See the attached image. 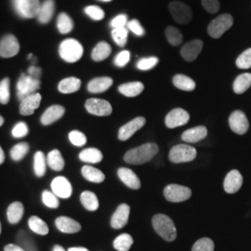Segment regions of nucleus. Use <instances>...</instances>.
<instances>
[{
  "instance_id": "nucleus-4",
  "label": "nucleus",
  "mask_w": 251,
  "mask_h": 251,
  "mask_svg": "<svg viewBox=\"0 0 251 251\" xmlns=\"http://www.w3.org/2000/svg\"><path fill=\"white\" fill-rule=\"evenodd\" d=\"M233 18L231 14L225 13L211 21L207 26V33L212 38H220L233 26Z\"/></svg>"
},
{
  "instance_id": "nucleus-42",
  "label": "nucleus",
  "mask_w": 251,
  "mask_h": 251,
  "mask_svg": "<svg viewBox=\"0 0 251 251\" xmlns=\"http://www.w3.org/2000/svg\"><path fill=\"white\" fill-rule=\"evenodd\" d=\"M128 36V29L127 28H117L113 29L112 31V37L114 41L117 43L119 47H124L126 44Z\"/></svg>"
},
{
  "instance_id": "nucleus-60",
  "label": "nucleus",
  "mask_w": 251,
  "mask_h": 251,
  "mask_svg": "<svg viewBox=\"0 0 251 251\" xmlns=\"http://www.w3.org/2000/svg\"><path fill=\"white\" fill-rule=\"evenodd\" d=\"M52 251H66L64 249H63L62 246H60V245H56V246H54L53 250Z\"/></svg>"
},
{
  "instance_id": "nucleus-33",
  "label": "nucleus",
  "mask_w": 251,
  "mask_h": 251,
  "mask_svg": "<svg viewBox=\"0 0 251 251\" xmlns=\"http://www.w3.org/2000/svg\"><path fill=\"white\" fill-rule=\"evenodd\" d=\"M102 153L97 148H87L79 153L81 161L90 164H97L102 160Z\"/></svg>"
},
{
  "instance_id": "nucleus-17",
  "label": "nucleus",
  "mask_w": 251,
  "mask_h": 251,
  "mask_svg": "<svg viewBox=\"0 0 251 251\" xmlns=\"http://www.w3.org/2000/svg\"><path fill=\"white\" fill-rule=\"evenodd\" d=\"M41 99V95L36 92L22 100L20 104V114L22 116L33 115L36 109L39 107Z\"/></svg>"
},
{
  "instance_id": "nucleus-3",
  "label": "nucleus",
  "mask_w": 251,
  "mask_h": 251,
  "mask_svg": "<svg viewBox=\"0 0 251 251\" xmlns=\"http://www.w3.org/2000/svg\"><path fill=\"white\" fill-rule=\"evenodd\" d=\"M83 47L80 43L73 38L65 39L59 48V53L63 61L67 63H75L83 56Z\"/></svg>"
},
{
  "instance_id": "nucleus-38",
  "label": "nucleus",
  "mask_w": 251,
  "mask_h": 251,
  "mask_svg": "<svg viewBox=\"0 0 251 251\" xmlns=\"http://www.w3.org/2000/svg\"><path fill=\"white\" fill-rule=\"evenodd\" d=\"M113 245L117 251H128L133 245V238L128 233H122L115 239Z\"/></svg>"
},
{
  "instance_id": "nucleus-54",
  "label": "nucleus",
  "mask_w": 251,
  "mask_h": 251,
  "mask_svg": "<svg viewBox=\"0 0 251 251\" xmlns=\"http://www.w3.org/2000/svg\"><path fill=\"white\" fill-rule=\"evenodd\" d=\"M202 6L209 13H217L220 10L219 0H202Z\"/></svg>"
},
{
  "instance_id": "nucleus-30",
  "label": "nucleus",
  "mask_w": 251,
  "mask_h": 251,
  "mask_svg": "<svg viewBox=\"0 0 251 251\" xmlns=\"http://www.w3.org/2000/svg\"><path fill=\"white\" fill-rule=\"evenodd\" d=\"M251 87V74L245 73L238 75L233 82V91L236 94H242Z\"/></svg>"
},
{
  "instance_id": "nucleus-2",
  "label": "nucleus",
  "mask_w": 251,
  "mask_h": 251,
  "mask_svg": "<svg viewBox=\"0 0 251 251\" xmlns=\"http://www.w3.org/2000/svg\"><path fill=\"white\" fill-rule=\"evenodd\" d=\"M154 231L168 242L174 241L177 237V230L173 221L169 216L157 214L153 216L152 221Z\"/></svg>"
},
{
  "instance_id": "nucleus-47",
  "label": "nucleus",
  "mask_w": 251,
  "mask_h": 251,
  "mask_svg": "<svg viewBox=\"0 0 251 251\" xmlns=\"http://www.w3.org/2000/svg\"><path fill=\"white\" fill-rule=\"evenodd\" d=\"M10 98V91H9V79L4 78L0 82V103L7 104Z\"/></svg>"
},
{
  "instance_id": "nucleus-11",
  "label": "nucleus",
  "mask_w": 251,
  "mask_h": 251,
  "mask_svg": "<svg viewBox=\"0 0 251 251\" xmlns=\"http://www.w3.org/2000/svg\"><path fill=\"white\" fill-rule=\"evenodd\" d=\"M229 126L234 133L244 135L250 127L249 119L242 111H234L229 117Z\"/></svg>"
},
{
  "instance_id": "nucleus-36",
  "label": "nucleus",
  "mask_w": 251,
  "mask_h": 251,
  "mask_svg": "<svg viewBox=\"0 0 251 251\" xmlns=\"http://www.w3.org/2000/svg\"><path fill=\"white\" fill-rule=\"evenodd\" d=\"M111 51H112V49L108 43L100 42L93 49L92 53H91V58L95 62H101L109 57Z\"/></svg>"
},
{
  "instance_id": "nucleus-22",
  "label": "nucleus",
  "mask_w": 251,
  "mask_h": 251,
  "mask_svg": "<svg viewBox=\"0 0 251 251\" xmlns=\"http://www.w3.org/2000/svg\"><path fill=\"white\" fill-rule=\"evenodd\" d=\"M117 175L122 182L128 188L138 190L141 187V181L135 172L127 168H121L117 171Z\"/></svg>"
},
{
  "instance_id": "nucleus-8",
  "label": "nucleus",
  "mask_w": 251,
  "mask_h": 251,
  "mask_svg": "<svg viewBox=\"0 0 251 251\" xmlns=\"http://www.w3.org/2000/svg\"><path fill=\"white\" fill-rule=\"evenodd\" d=\"M171 16L180 25L189 24L193 18V11L188 5L180 1H173L169 6Z\"/></svg>"
},
{
  "instance_id": "nucleus-34",
  "label": "nucleus",
  "mask_w": 251,
  "mask_h": 251,
  "mask_svg": "<svg viewBox=\"0 0 251 251\" xmlns=\"http://www.w3.org/2000/svg\"><path fill=\"white\" fill-rule=\"evenodd\" d=\"M173 84L179 90L184 91H193L196 89L197 84L191 77L184 75H176L173 77Z\"/></svg>"
},
{
  "instance_id": "nucleus-63",
  "label": "nucleus",
  "mask_w": 251,
  "mask_h": 251,
  "mask_svg": "<svg viewBox=\"0 0 251 251\" xmlns=\"http://www.w3.org/2000/svg\"><path fill=\"white\" fill-rule=\"evenodd\" d=\"M0 234H1V222H0Z\"/></svg>"
},
{
  "instance_id": "nucleus-55",
  "label": "nucleus",
  "mask_w": 251,
  "mask_h": 251,
  "mask_svg": "<svg viewBox=\"0 0 251 251\" xmlns=\"http://www.w3.org/2000/svg\"><path fill=\"white\" fill-rule=\"evenodd\" d=\"M111 27L113 29H117V28H124L126 25H127V16L125 14H120L117 17L113 19L111 21L110 24Z\"/></svg>"
},
{
  "instance_id": "nucleus-26",
  "label": "nucleus",
  "mask_w": 251,
  "mask_h": 251,
  "mask_svg": "<svg viewBox=\"0 0 251 251\" xmlns=\"http://www.w3.org/2000/svg\"><path fill=\"white\" fill-rule=\"evenodd\" d=\"M25 212V206L22 202H13L9 205L7 210V217L9 224L16 225L23 219Z\"/></svg>"
},
{
  "instance_id": "nucleus-53",
  "label": "nucleus",
  "mask_w": 251,
  "mask_h": 251,
  "mask_svg": "<svg viewBox=\"0 0 251 251\" xmlns=\"http://www.w3.org/2000/svg\"><path fill=\"white\" fill-rule=\"evenodd\" d=\"M127 29L131 31L134 35L138 36H143L145 33L144 27L141 25L138 20H131L127 23Z\"/></svg>"
},
{
  "instance_id": "nucleus-15",
  "label": "nucleus",
  "mask_w": 251,
  "mask_h": 251,
  "mask_svg": "<svg viewBox=\"0 0 251 251\" xmlns=\"http://www.w3.org/2000/svg\"><path fill=\"white\" fill-rule=\"evenodd\" d=\"M20 44L17 38L12 35L4 36L0 41V56L2 58H10L18 54Z\"/></svg>"
},
{
  "instance_id": "nucleus-14",
  "label": "nucleus",
  "mask_w": 251,
  "mask_h": 251,
  "mask_svg": "<svg viewBox=\"0 0 251 251\" xmlns=\"http://www.w3.org/2000/svg\"><path fill=\"white\" fill-rule=\"evenodd\" d=\"M145 118L143 117H136L126 123V125L122 126L118 131V139L122 142L128 140L136 131L141 129L145 125Z\"/></svg>"
},
{
  "instance_id": "nucleus-58",
  "label": "nucleus",
  "mask_w": 251,
  "mask_h": 251,
  "mask_svg": "<svg viewBox=\"0 0 251 251\" xmlns=\"http://www.w3.org/2000/svg\"><path fill=\"white\" fill-rule=\"evenodd\" d=\"M5 161V152L3 151L2 147L0 146V165H2Z\"/></svg>"
},
{
  "instance_id": "nucleus-51",
  "label": "nucleus",
  "mask_w": 251,
  "mask_h": 251,
  "mask_svg": "<svg viewBox=\"0 0 251 251\" xmlns=\"http://www.w3.org/2000/svg\"><path fill=\"white\" fill-rule=\"evenodd\" d=\"M18 241L21 245H23L25 247V251H36L35 245L32 241V239L30 237H28L26 233L24 231H20L18 234Z\"/></svg>"
},
{
  "instance_id": "nucleus-61",
  "label": "nucleus",
  "mask_w": 251,
  "mask_h": 251,
  "mask_svg": "<svg viewBox=\"0 0 251 251\" xmlns=\"http://www.w3.org/2000/svg\"><path fill=\"white\" fill-rule=\"evenodd\" d=\"M4 124V118L0 116V126Z\"/></svg>"
},
{
  "instance_id": "nucleus-18",
  "label": "nucleus",
  "mask_w": 251,
  "mask_h": 251,
  "mask_svg": "<svg viewBox=\"0 0 251 251\" xmlns=\"http://www.w3.org/2000/svg\"><path fill=\"white\" fill-rule=\"evenodd\" d=\"M243 177L241 173L236 170L231 171L225 177L224 187L228 194H234L242 187Z\"/></svg>"
},
{
  "instance_id": "nucleus-48",
  "label": "nucleus",
  "mask_w": 251,
  "mask_h": 251,
  "mask_svg": "<svg viewBox=\"0 0 251 251\" xmlns=\"http://www.w3.org/2000/svg\"><path fill=\"white\" fill-rule=\"evenodd\" d=\"M68 137H69V141L71 142V144H74L75 146L81 147L87 144L86 135L79 130H73L69 133Z\"/></svg>"
},
{
  "instance_id": "nucleus-50",
  "label": "nucleus",
  "mask_w": 251,
  "mask_h": 251,
  "mask_svg": "<svg viewBox=\"0 0 251 251\" xmlns=\"http://www.w3.org/2000/svg\"><path fill=\"white\" fill-rule=\"evenodd\" d=\"M29 133V127L27 126L26 123L25 122H19L16 125L13 126L11 134L16 138V139H21L25 137Z\"/></svg>"
},
{
  "instance_id": "nucleus-44",
  "label": "nucleus",
  "mask_w": 251,
  "mask_h": 251,
  "mask_svg": "<svg viewBox=\"0 0 251 251\" xmlns=\"http://www.w3.org/2000/svg\"><path fill=\"white\" fill-rule=\"evenodd\" d=\"M192 251H214V242L207 237L201 238L195 243Z\"/></svg>"
},
{
  "instance_id": "nucleus-43",
  "label": "nucleus",
  "mask_w": 251,
  "mask_h": 251,
  "mask_svg": "<svg viewBox=\"0 0 251 251\" xmlns=\"http://www.w3.org/2000/svg\"><path fill=\"white\" fill-rule=\"evenodd\" d=\"M42 202L47 207L50 208H58L60 206L58 197H56L52 192H50L48 190L42 193Z\"/></svg>"
},
{
  "instance_id": "nucleus-24",
  "label": "nucleus",
  "mask_w": 251,
  "mask_h": 251,
  "mask_svg": "<svg viewBox=\"0 0 251 251\" xmlns=\"http://www.w3.org/2000/svg\"><path fill=\"white\" fill-rule=\"evenodd\" d=\"M113 79L108 76L96 77L88 84V90L91 93H101L106 91L113 85Z\"/></svg>"
},
{
  "instance_id": "nucleus-20",
  "label": "nucleus",
  "mask_w": 251,
  "mask_h": 251,
  "mask_svg": "<svg viewBox=\"0 0 251 251\" xmlns=\"http://www.w3.org/2000/svg\"><path fill=\"white\" fill-rule=\"evenodd\" d=\"M130 207L126 204H121L116 210V212L112 216L111 226L114 229H121L128 222Z\"/></svg>"
},
{
  "instance_id": "nucleus-29",
  "label": "nucleus",
  "mask_w": 251,
  "mask_h": 251,
  "mask_svg": "<svg viewBox=\"0 0 251 251\" xmlns=\"http://www.w3.org/2000/svg\"><path fill=\"white\" fill-rule=\"evenodd\" d=\"M47 165L54 171H63L64 168V159L59 150L54 149L49 152L47 156Z\"/></svg>"
},
{
  "instance_id": "nucleus-16",
  "label": "nucleus",
  "mask_w": 251,
  "mask_h": 251,
  "mask_svg": "<svg viewBox=\"0 0 251 251\" xmlns=\"http://www.w3.org/2000/svg\"><path fill=\"white\" fill-rule=\"evenodd\" d=\"M204 43L200 39H194L183 46L180 50L182 58L187 62H194L203 50Z\"/></svg>"
},
{
  "instance_id": "nucleus-13",
  "label": "nucleus",
  "mask_w": 251,
  "mask_h": 251,
  "mask_svg": "<svg viewBox=\"0 0 251 251\" xmlns=\"http://www.w3.org/2000/svg\"><path fill=\"white\" fill-rule=\"evenodd\" d=\"M50 187L52 190V193L58 198L66 199L72 196V185L70 181L63 176L56 177L51 181Z\"/></svg>"
},
{
  "instance_id": "nucleus-49",
  "label": "nucleus",
  "mask_w": 251,
  "mask_h": 251,
  "mask_svg": "<svg viewBox=\"0 0 251 251\" xmlns=\"http://www.w3.org/2000/svg\"><path fill=\"white\" fill-rule=\"evenodd\" d=\"M85 12L90 18L94 21H100L104 18V11L98 6H88L85 8Z\"/></svg>"
},
{
  "instance_id": "nucleus-23",
  "label": "nucleus",
  "mask_w": 251,
  "mask_h": 251,
  "mask_svg": "<svg viewBox=\"0 0 251 251\" xmlns=\"http://www.w3.org/2000/svg\"><path fill=\"white\" fill-rule=\"evenodd\" d=\"M65 113V109L62 105H52L48 108L41 117V124L44 126H49L56 122L60 118L63 117Z\"/></svg>"
},
{
  "instance_id": "nucleus-21",
  "label": "nucleus",
  "mask_w": 251,
  "mask_h": 251,
  "mask_svg": "<svg viewBox=\"0 0 251 251\" xmlns=\"http://www.w3.org/2000/svg\"><path fill=\"white\" fill-rule=\"evenodd\" d=\"M207 135V129L204 126H199L193 128L185 130L182 135L181 139L183 142L189 144H196L202 140H204Z\"/></svg>"
},
{
  "instance_id": "nucleus-28",
  "label": "nucleus",
  "mask_w": 251,
  "mask_h": 251,
  "mask_svg": "<svg viewBox=\"0 0 251 251\" xmlns=\"http://www.w3.org/2000/svg\"><path fill=\"white\" fill-rule=\"evenodd\" d=\"M81 173L85 179L89 181H91V182L100 183L105 179V175L103 174V172H101L98 169L89 166V165L84 166L82 168Z\"/></svg>"
},
{
  "instance_id": "nucleus-27",
  "label": "nucleus",
  "mask_w": 251,
  "mask_h": 251,
  "mask_svg": "<svg viewBox=\"0 0 251 251\" xmlns=\"http://www.w3.org/2000/svg\"><path fill=\"white\" fill-rule=\"evenodd\" d=\"M81 80L76 77H67L59 83L58 90L63 94H70L76 92L80 89Z\"/></svg>"
},
{
  "instance_id": "nucleus-32",
  "label": "nucleus",
  "mask_w": 251,
  "mask_h": 251,
  "mask_svg": "<svg viewBox=\"0 0 251 251\" xmlns=\"http://www.w3.org/2000/svg\"><path fill=\"white\" fill-rule=\"evenodd\" d=\"M55 4L53 0H46L41 5L37 19L41 24H48L53 16Z\"/></svg>"
},
{
  "instance_id": "nucleus-5",
  "label": "nucleus",
  "mask_w": 251,
  "mask_h": 251,
  "mask_svg": "<svg viewBox=\"0 0 251 251\" xmlns=\"http://www.w3.org/2000/svg\"><path fill=\"white\" fill-rule=\"evenodd\" d=\"M196 148L190 146L188 144H178L172 147L169 154L170 160L175 164L193 161L196 158Z\"/></svg>"
},
{
  "instance_id": "nucleus-59",
  "label": "nucleus",
  "mask_w": 251,
  "mask_h": 251,
  "mask_svg": "<svg viewBox=\"0 0 251 251\" xmlns=\"http://www.w3.org/2000/svg\"><path fill=\"white\" fill-rule=\"evenodd\" d=\"M68 251H90L86 248H70Z\"/></svg>"
},
{
  "instance_id": "nucleus-6",
  "label": "nucleus",
  "mask_w": 251,
  "mask_h": 251,
  "mask_svg": "<svg viewBox=\"0 0 251 251\" xmlns=\"http://www.w3.org/2000/svg\"><path fill=\"white\" fill-rule=\"evenodd\" d=\"M40 88V81L36 79L29 75L22 74L17 82V96L20 100L27 96L36 93V90Z\"/></svg>"
},
{
  "instance_id": "nucleus-7",
  "label": "nucleus",
  "mask_w": 251,
  "mask_h": 251,
  "mask_svg": "<svg viewBox=\"0 0 251 251\" xmlns=\"http://www.w3.org/2000/svg\"><path fill=\"white\" fill-rule=\"evenodd\" d=\"M14 9L23 18H35L41 8L39 0H12Z\"/></svg>"
},
{
  "instance_id": "nucleus-52",
  "label": "nucleus",
  "mask_w": 251,
  "mask_h": 251,
  "mask_svg": "<svg viewBox=\"0 0 251 251\" xmlns=\"http://www.w3.org/2000/svg\"><path fill=\"white\" fill-rule=\"evenodd\" d=\"M130 60V52L128 50H122L117 54L114 63L117 67H124Z\"/></svg>"
},
{
  "instance_id": "nucleus-56",
  "label": "nucleus",
  "mask_w": 251,
  "mask_h": 251,
  "mask_svg": "<svg viewBox=\"0 0 251 251\" xmlns=\"http://www.w3.org/2000/svg\"><path fill=\"white\" fill-rule=\"evenodd\" d=\"M28 74H29L30 76H32V77H34L36 79H39V77H40V75L42 74V71H41V69L39 67L35 66V65H32L28 69Z\"/></svg>"
},
{
  "instance_id": "nucleus-45",
  "label": "nucleus",
  "mask_w": 251,
  "mask_h": 251,
  "mask_svg": "<svg viewBox=\"0 0 251 251\" xmlns=\"http://www.w3.org/2000/svg\"><path fill=\"white\" fill-rule=\"evenodd\" d=\"M159 62L158 58L156 57H148V58H143L138 61L136 64L137 68L142 71H148L152 69Z\"/></svg>"
},
{
  "instance_id": "nucleus-1",
  "label": "nucleus",
  "mask_w": 251,
  "mask_h": 251,
  "mask_svg": "<svg viewBox=\"0 0 251 251\" xmlns=\"http://www.w3.org/2000/svg\"><path fill=\"white\" fill-rule=\"evenodd\" d=\"M158 152L157 144L153 143L145 144L126 152L124 160L132 165H142L152 160Z\"/></svg>"
},
{
  "instance_id": "nucleus-25",
  "label": "nucleus",
  "mask_w": 251,
  "mask_h": 251,
  "mask_svg": "<svg viewBox=\"0 0 251 251\" xmlns=\"http://www.w3.org/2000/svg\"><path fill=\"white\" fill-rule=\"evenodd\" d=\"M144 90V85L142 82L135 81V82H129L125 83L119 86L118 90L121 94H123L126 97H136L140 95Z\"/></svg>"
},
{
  "instance_id": "nucleus-46",
  "label": "nucleus",
  "mask_w": 251,
  "mask_h": 251,
  "mask_svg": "<svg viewBox=\"0 0 251 251\" xmlns=\"http://www.w3.org/2000/svg\"><path fill=\"white\" fill-rule=\"evenodd\" d=\"M236 66L240 69L251 68V49H248L236 59Z\"/></svg>"
},
{
  "instance_id": "nucleus-19",
  "label": "nucleus",
  "mask_w": 251,
  "mask_h": 251,
  "mask_svg": "<svg viewBox=\"0 0 251 251\" xmlns=\"http://www.w3.org/2000/svg\"><path fill=\"white\" fill-rule=\"evenodd\" d=\"M55 225L57 229L63 233H78L81 230V225L78 222L72 218L61 216L56 219Z\"/></svg>"
},
{
  "instance_id": "nucleus-35",
  "label": "nucleus",
  "mask_w": 251,
  "mask_h": 251,
  "mask_svg": "<svg viewBox=\"0 0 251 251\" xmlns=\"http://www.w3.org/2000/svg\"><path fill=\"white\" fill-rule=\"evenodd\" d=\"M28 225L32 232L40 235H46L50 232L48 225L37 216L30 217L28 220Z\"/></svg>"
},
{
  "instance_id": "nucleus-40",
  "label": "nucleus",
  "mask_w": 251,
  "mask_h": 251,
  "mask_svg": "<svg viewBox=\"0 0 251 251\" xmlns=\"http://www.w3.org/2000/svg\"><path fill=\"white\" fill-rule=\"evenodd\" d=\"M57 26L62 34H68L72 31L74 24L72 19L70 18L66 13H61L57 20Z\"/></svg>"
},
{
  "instance_id": "nucleus-39",
  "label": "nucleus",
  "mask_w": 251,
  "mask_h": 251,
  "mask_svg": "<svg viewBox=\"0 0 251 251\" xmlns=\"http://www.w3.org/2000/svg\"><path fill=\"white\" fill-rule=\"evenodd\" d=\"M29 149H30V146L25 142L19 143L16 145H14L10 150V157L14 161H20L24 159L27 152H29Z\"/></svg>"
},
{
  "instance_id": "nucleus-57",
  "label": "nucleus",
  "mask_w": 251,
  "mask_h": 251,
  "mask_svg": "<svg viewBox=\"0 0 251 251\" xmlns=\"http://www.w3.org/2000/svg\"><path fill=\"white\" fill-rule=\"evenodd\" d=\"M4 251H25L24 250V248L14 245V244H9L7 246H5Z\"/></svg>"
},
{
  "instance_id": "nucleus-37",
  "label": "nucleus",
  "mask_w": 251,
  "mask_h": 251,
  "mask_svg": "<svg viewBox=\"0 0 251 251\" xmlns=\"http://www.w3.org/2000/svg\"><path fill=\"white\" fill-rule=\"evenodd\" d=\"M47 167V157L43 152L38 151L34 156V171L38 178H42L46 174Z\"/></svg>"
},
{
  "instance_id": "nucleus-31",
  "label": "nucleus",
  "mask_w": 251,
  "mask_h": 251,
  "mask_svg": "<svg viewBox=\"0 0 251 251\" xmlns=\"http://www.w3.org/2000/svg\"><path fill=\"white\" fill-rule=\"evenodd\" d=\"M80 201L83 206L89 211H95L99 208L98 198L94 193L90 191H85L81 194Z\"/></svg>"
},
{
  "instance_id": "nucleus-10",
  "label": "nucleus",
  "mask_w": 251,
  "mask_h": 251,
  "mask_svg": "<svg viewBox=\"0 0 251 251\" xmlns=\"http://www.w3.org/2000/svg\"><path fill=\"white\" fill-rule=\"evenodd\" d=\"M85 107L90 114L98 117H107L113 112L111 103L105 100L89 99L85 103Z\"/></svg>"
},
{
  "instance_id": "nucleus-12",
  "label": "nucleus",
  "mask_w": 251,
  "mask_h": 251,
  "mask_svg": "<svg viewBox=\"0 0 251 251\" xmlns=\"http://www.w3.org/2000/svg\"><path fill=\"white\" fill-rule=\"evenodd\" d=\"M190 116L187 111L181 108H176L171 111L166 117L165 123L169 128H175L188 123Z\"/></svg>"
},
{
  "instance_id": "nucleus-41",
  "label": "nucleus",
  "mask_w": 251,
  "mask_h": 251,
  "mask_svg": "<svg viewBox=\"0 0 251 251\" xmlns=\"http://www.w3.org/2000/svg\"><path fill=\"white\" fill-rule=\"evenodd\" d=\"M166 36L170 44L172 46H179L182 43L183 36L176 27L168 26L166 29Z\"/></svg>"
},
{
  "instance_id": "nucleus-62",
  "label": "nucleus",
  "mask_w": 251,
  "mask_h": 251,
  "mask_svg": "<svg viewBox=\"0 0 251 251\" xmlns=\"http://www.w3.org/2000/svg\"><path fill=\"white\" fill-rule=\"evenodd\" d=\"M100 1H104V2H109V1H112V0H100Z\"/></svg>"
},
{
  "instance_id": "nucleus-9",
  "label": "nucleus",
  "mask_w": 251,
  "mask_h": 251,
  "mask_svg": "<svg viewBox=\"0 0 251 251\" xmlns=\"http://www.w3.org/2000/svg\"><path fill=\"white\" fill-rule=\"evenodd\" d=\"M164 196L166 199L173 203L183 202L191 198V189L179 184H170L164 190Z\"/></svg>"
}]
</instances>
